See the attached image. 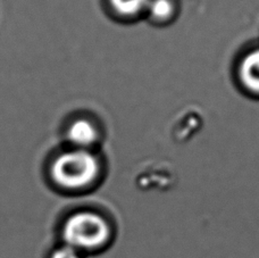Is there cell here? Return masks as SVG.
<instances>
[{
  "mask_svg": "<svg viewBox=\"0 0 259 258\" xmlns=\"http://www.w3.org/2000/svg\"><path fill=\"white\" fill-rule=\"evenodd\" d=\"M116 238L113 224L104 215L91 210L76 211L65 220L62 243L81 252L87 258L103 255Z\"/></svg>",
  "mask_w": 259,
  "mask_h": 258,
  "instance_id": "1",
  "label": "cell"
},
{
  "mask_svg": "<svg viewBox=\"0 0 259 258\" xmlns=\"http://www.w3.org/2000/svg\"><path fill=\"white\" fill-rule=\"evenodd\" d=\"M53 178L59 186L80 189L89 186L99 173V162L85 149L67 151L57 157L52 168Z\"/></svg>",
  "mask_w": 259,
  "mask_h": 258,
  "instance_id": "2",
  "label": "cell"
},
{
  "mask_svg": "<svg viewBox=\"0 0 259 258\" xmlns=\"http://www.w3.org/2000/svg\"><path fill=\"white\" fill-rule=\"evenodd\" d=\"M239 75L242 84L249 91L259 95V49L249 53L242 59L239 68Z\"/></svg>",
  "mask_w": 259,
  "mask_h": 258,
  "instance_id": "3",
  "label": "cell"
},
{
  "mask_svg": "<svg viewBox=\"0 0 259 258\" xmlns=\"http://www.w3.org/2000/svg\"><path fill=\"white\" fill-rule=\"evenodd\" d=\"M67 136L72 144L84 149L95 144L97 140V130L90 122L85 119H78L69 126Z\"/></svg>",
  "mask_w": 259,
  "mask_h": 258,
  "instance_id": "4",
  "label": "cell"
},
{
  "mask_svg": "<svg viewBox=\"0 0 259 258\" xmlns=\"http://www.w3.org/2000/svg\"><path fill=\"white\" fill-rule=\"evenodd\" d=\"M150 0H110L113 8L124 16L137 15L148 7Z\"/></svg>",
  "mask_w": 259,
  "mask_h": 258,
  "instance_id": "5",
  "label": "cell"
},
{
  "mask_svg": "<svg viewBox=\"0 0 259 258\" xmlns=\"http://www.w3.org/2000/svg\"><path fill=\"white\" fill-rule=\"evenodd\" d=\"M147 8L150 17L155 21L167 20L173 13V5L169 0H150Z\"/></svg>",
  "mask_w": 259,
  "mask_h": 258,
  "instance_id": "6",
  "label": "cell"
},
{
  "mask_svg": "<svg viewBox=\"0 0 259 258\" xmlns=\"http://www.w3.org/2000/svg\"><path fill=\"white\" fill-rule=\"evenodd\" d=\"M49 258H87L85 256H83L81 252H78L77 250L74 249V248L69 247L65 243H62L58 247L55 248L54 250H52L49 255Z\"/></svg>",
  "mask_w": 259,
  "mask_h": 258,
  "instance_id": "7",
  "label": "cell"
}]
</instances>
